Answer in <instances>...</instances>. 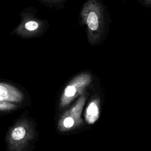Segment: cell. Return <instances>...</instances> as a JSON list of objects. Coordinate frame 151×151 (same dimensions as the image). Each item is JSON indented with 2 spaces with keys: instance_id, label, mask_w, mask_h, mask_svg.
<instances>
[{
  "instance_id": "1",
  "label": "cell",
  "mask_w": 151,
  "mask_h": 151,
  "mask_svg": "<svg viewBox=\"0 0 151 151\" xmlns=\"http://www.w3.org/2000/svg\"><path fill=\"white\" fill-rule=\"evenodd\" d=\"M79 19L85 26L87 42L97 45L106 40L111 17L107 7L101 0H86L80 9Z\"/></svg>"
},
{
  "instance_id": "2",
  "label": "cell",
  "mask_w": 151,
  "mask_h": 151,
  "mask_svg": "<svg viewBox=\"0 0 151 151\" xmlns=\"http://www.w3.org/2000/svg\"><path fill=\"white\" fill-rule=\"evenodd\" d=\"M19 17L20 21L11 32V35L25 40L38 38L44 35L49 28V22L38 16L37 9L34 6L23 9Z\"/></svg>"
},
{
  "instance_id": "3",
  "label": "cell",
  "mask_w": 151,
  "mask_h": 151,
  "mask_svg": "<svg viewBox=\"0 0 151 151\" xmlns=\"http://www.w3.org/2000/svg\"><path fill=\"white\" fill-rule=\"evenodd\" d=\"M91 76L88 73H82L76 77L65 87L61 99V104L65 106L81 94L90 83Z\"/></svg>"
},
{
  "instance_id": "4",
  "label": "cell",
  "mask_w": 151,
  "mask_h": 151,
  "mask_svg": "<svg viewBox=\"0 0 151 151\" xmlns=\"http://www.w3.org/2000/svg\"><path fill=\"white\" fill-rule=\"evenodd\" d=\"M85 97L84 96L81 97L76 104L65 113L60 124L63 130H68L71 129L81 123V114L85 104Z\"/></svg>"
},
{
  "instance_id": "5",
  "label": "cell",
  "mask_w": 151,
  "mask_h": 151,
  "mask_svg": "<svg viewBox=\"0 0 151 151\" xmlns=\"http://www.w3.org/2000/svg\"><path fill=\"white\" fill-rule=\"evenodd\" d=\"M99 115V100L95 99L89 103L86 109L85 113L86 121L90 124H93L98 120Z\"/></svg>"
},
{
  "instance_id": "6",
  "label": "cell",
  "mask_w": 151,
  "mask_h": 151,
  "mask_svg": "<svg viewBox=\"0 0 151 151\" xmlns=\"http://www.w3.org/2000/svg\"><path fill=\"white\" fill-rule=\"evenodd\" d=\"M25 129L22 126H18L12 130L11 133V137L14 140H19L25 137Z\"/></svg>"
},
{
  "instance_id": "7",
  "label": "cell",
  "mask_w": 151,
  "mask_h": 151,
  "mask_svg": "<svg viewBox=\"0 0 151 151\" xmlns=\"http://www.w3.org/2000/svg\"><path fill=\"white\" fill-rule=\"evenodd\" d=\"M41 1L48 5H61L64 4V2L65 1V0H41Z\"/></svg>"
},
{
  "instance_id": "8",
  "label": "cell",
  "mask_w": 151,
  "mask_h": 151,
  "mask_svg": "<svg viewBox=\"0 0 151 151\" xmlns=\"http://www.w3.org/2000/svg\"><path fill=\"white\" fill-rule=\"evenodd\" d=\"M8 97L6 89L4 87L0 86V100H2Z\"/></svg>"
},
{
  "instance_id": "9",
  "label": "cell",
  "mask_w": 151,
  "mask_h": 151,
  "mask_svg": "<svg viewBox=\"0 0 151 151\" xmlns=\"http://www.w3.org/2000/svg\"><path fill=\"white\" fill-rule=\"evenodd\" d=\"M139 1L142 6L151 8V0H139Z\"/></svg>"
},
{
  "instance_id": "10",
  "label": "cell",
  "mask_w": 151,
  "mask_h": 151,
  "mask_svg": "<svg viewBox=\"0 0 151 151\" xmlns=\"http://www.w3.org/2000/svg\"><path fill=\"white\" fill-rule=\"evenodd\" d=\"M6 1H7V0H6Z\"/></svg>"
}]
</instances>
